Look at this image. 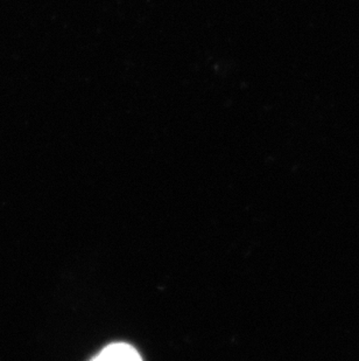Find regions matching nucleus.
<instances>
[{
    "mask_svg": "<svg viewBox=\"0 0 359 361\" xmlns=\"http://www.w3.org/2000/svg\"><path fill=\"white\" fill-rule=\"evenodd\" d=\"M90 361H143V359L131 345L115 343L103 348Z\"/></svg>",
    "mask_w": 359,
    "mask_h": 361,
    "instance_id": "obj_1",
    "label": "nucleus"
}]
</instances>
